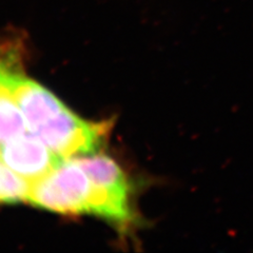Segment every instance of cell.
Segmentation results:
<instances>
[{
  "instance_id": "obj_4",
  "label": "cell",
  "mask_w": 253,
  "mask_h": 253,
  "mask_svg": "<svg viewBox=\"0 0 253 253\" xmlns=\"http://www.w3.org/2000/svg\"><path fill=\"white\" fill-rule=\"evenodd\" d=\"M74 160L93 183L129 196V185L124 171L113 160L104 154L75 157Z\"/></svg>"
},
{
  "instance_id": "obj_5",
  "label": "cell",
  "mask_w": 253,
  "mask_h": 253,
  "mask_svg": "<svg viewBox=\"0 0 253 253\" xmlns=\"http://www.w3.org/2000/svg\"><path fill=\"white\" fill-rule=\"evenodd\" d=\"M28 126L6 86L0 84V144L26 132Z\"/></svg>"
},
{
  "instance_id": "obj_3",
  "label": "cell",
  "mask_w": 253,
  "mask_h": 253,
  "mask_svg": "<svg viewBox=\"0 0 253 253\" xmlns=\"http://www.w3.org/2000/svg\"><path fill=\"white\" fill-rule=\"evenodd\" d=\"M0 158L31 184L49 175L66 161L54 153L41 137L30 131L2 142Z\"/></svg>"
},
{
  "instance_id": "obj_1",
  "label": "cell",
  "mask_w": 253,
  "mask_h": 253,
  "mask_svg": "<svg viewBox=\"0 0 253 253\" xmlns=\"http://www.w3.org/2000/svg\"><path fill=\"white\" fill-rule=\"evenodd\" d=\"M92 181L74 158L32 183L27 202L62 214L89 213Z\"/></svg>"
},
{
  "instance_id": "obj_2",
  "label": "cell",
  "mask_w": 253,
  "mask_h": 253,
  "mask_svg": "<svg viewBox=\"0 0 253 253\" xmlns=\"http://www.w3.org/2000/svg\"><path fill=\"white\" fill-rule=\"evenodd\" d=\"M110 126V122L84 121L65 108L39 126L34 134L54 153L63 160H71L96 153L104 144Z\"/></svg>"
},
{
  "instance_id": "obj_6",
  "label": "cell",
  "mask_w": 253,
  "mask_h": 253,
  "mask_svg": "<svg viewBox=\"0 0 253 253\" xmlns=\"http://www.w3.org/2000/svg\"><path fill=\"white\" fill-rule=\"evenodd\" d=\"M31 183L0 161V203L27 201Z\"/></svg>"
}]
</instances>
